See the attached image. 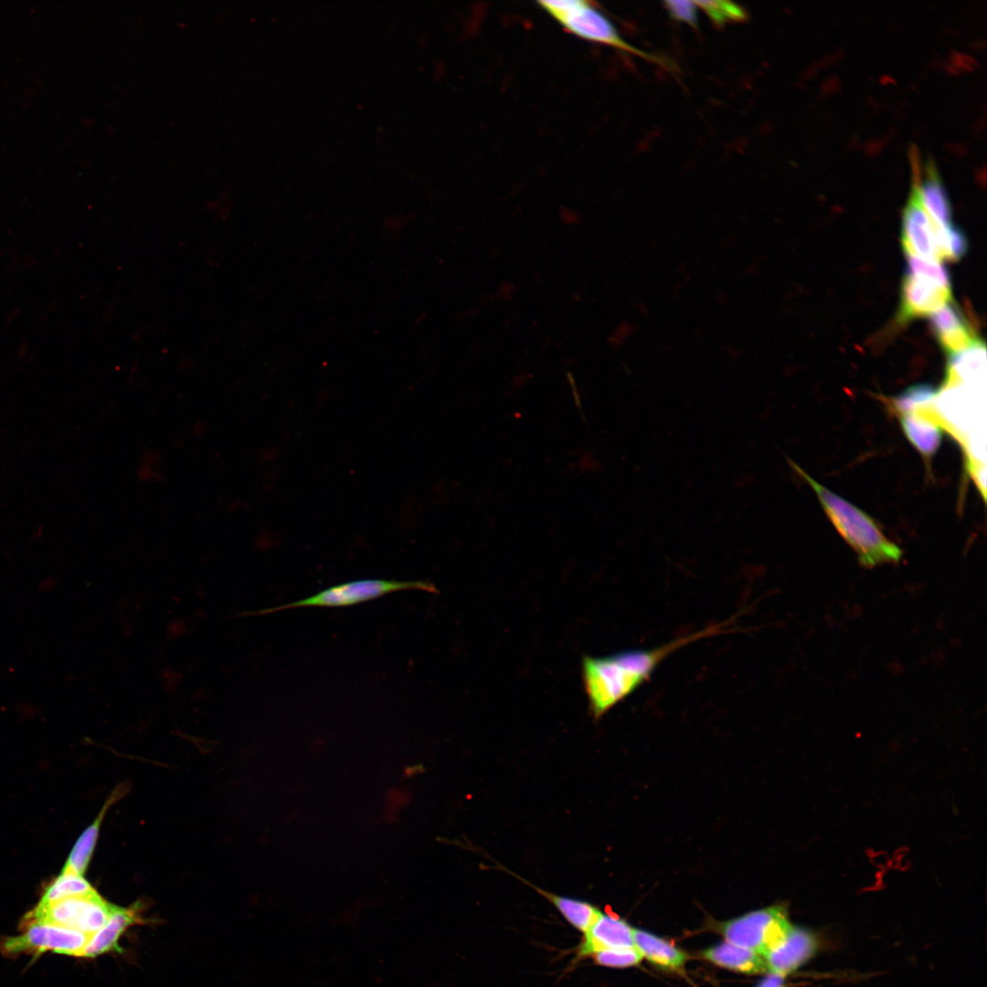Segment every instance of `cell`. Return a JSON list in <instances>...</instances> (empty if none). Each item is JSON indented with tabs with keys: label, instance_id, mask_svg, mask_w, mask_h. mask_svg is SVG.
Returning a JSON list of instances; mask_svg holds the SVG:
<instances>
[{
	"label": "cell",
	"instance_id": "obj_13",
	"mask_svg": "<svg viewBox=\"0 0 987 987\" xmlns=\"http://www.w3.org/2000/svg\"><path fill=\"white\" fill-rule=\"evenodd\" d=\"M930 327L949 355L963 350L980 338L959 308L950 302L930 314Z\"/></svg>",
	"mask_w": 987,
	"mask_h": 987
},
{
	"label": "cell",
	"instance_id": "obj_18",
	"mask_svg": "<svg viewBox=\"0 0 987 987\" xmlns=\"http://www.w3.org/2000/svg\"><path fill=\"white\" fill-rule=\"evenodd\" d=\"M704 956L719 966L746 973L767 971L765 960L760 953L730 942L706 950Z\"/></svg>",
	"mask_w": 987,
	"mask_h": 987
},
{
	"label": "cell",
	"instance_id": "obj_15",
	"mask_svg": "<svg viewBox=\"0 0 987 987\" xmlns=\"http://www.w3.org/2000/svg\"><path fill=\"white\" fill-rule=\"evenodd\" d=\"M497 867L521 880L547 898L573 928L582 933L586 932L601 914L598 907L588 901L552 893L538 887L499 864Z\"/></svg>",
	"mask_w": 987,
	"mask_h": 987
},
{
	"label": "cell",
	"instance_id": "obj_20",
	"mask_svg": "<svg viewBox=\"0 0 987 987\" xmlns=\"http://www.w3.org/2000/svg\"><path fill=\"white\" fill-rule=\"evenodd\" d=\"M949 356L942 387H950L972 377L981 365L985 363L986 346L979 339L971 346Z\"/></svg>",
	"mask_w": 987,
	"mask_h": 987
},
{
	"label": "cell",
	"instance_id": "obj_11",
	"mask_svg": "<svg viewBox=\"0 0 987 987\" xmlns=\"http://www.w3.org/2000/svg\"><path fill=\"white\" fill-rule=\"evenodd\" d=\"M145 924L142 918L140 902L124 907L113 906L106 923L90 936L80 957L94 958L111 950H118V943L127 929Z\"/></svg>",
	"mask_w": 987,
	"mask_h": 987
},
{
	"label": "cell",
	"instance_id": "obj_25",
	"mask_svg": "<svg viewBox=\"0 0 987 987\" xmlns=\"http://www.w3.org/2000/svg\"><path fill=\"white\" fill-rule=\"evenodd\" d=\"M591 956L597 964L614 968L633 966L642 959V955L635 947L602 950Z\"/></svg>",
	"mask_w": 987,
	"mask_h": 987
},
{
	"label": "cell",
	"instance_id": "obj_9",
	"mask_svg": "<svg viewBox=\"0 0 987 987\" xmlns=\"http://www.w3.org/2000/svg\"><path fill=\"white\" fill-rule=\"evenodd\" d=\"M901 244L906 255L939 262L936 239V226L911 193L904 209L901 225Z\"/></svg>",
	"mask_w": 987,
	"mask_h": 987
},
{
	"label": "cell",
	"instance_id": "obj_10",
	"mask_svg": "<svg viewBox=\"0 0 987 987\" xmlns=\"http://www.w3.org/2000/svg\"><path fill=\"white\" fill-rule=\"evenodd\" d=\"M816 950L817 939L810 931L792 927L785 939L763 956L767 971L784 976L808 960Z\"/></svg>",
	"mask_w": 987,
	"mask_h": 987
},
{
	"label": "cell",
	"instance_id": "obj_6",
	"mask_svg": "<svg viewBox=\"0 0 987 987\" xmlns=\"http://www.w3.org/2000/svg\"><path fill=\"white\" fill-rule=\"evenodd\" d=\"M114 905L94 891L50 904H37L26 915L23 924L33 922L76 929L89 936L97 932L108 920Z\"/></svg>",
	"mask_w": 987,
	"mask_h": 987
},
{
	"label": "cell",
	"instance_id": "obj_1",
	"mask_svg": "<svg viewBox=\"0 0 987 987\" xmlns=\"http://www.w3.org/2000/svg\"><path fill=\"white\" fill-rule=\"evenodd\" d=\"M727 624H714L650 649L627 650L602 657L584 656L582 679L593 718L600 719L648 682L673 653L695 641L723 633Z\"/></svg>",
	"mask_w": 987,
	"mask_h": 987
},
{
	"label": "cell",
	"instance_id": "obj_2",
	"mask_svg": "<svg viewBox=\"0 0 987 987\" xmlns=\"http://www.w3.org/2000/svg\"><path fill=\"white\" fill-rule=\"evenodd\" d=\"M789 462L813 489L829 520L863 567L874 568L901 559L902 549L886 537L872 516L818 483L791 460Z\"/></svg>",
	"mask_w": 987,
	"mask_h": 987
},
{
	"label": "cell",
	"instance_id": "obj_14",
	"mask_svg": "<svg viewBox=\"0 0 987 987\" xmlns=\"http://www.w3.org/2000/svg\"><path fill=\"white\" fill-rule=\"evenodd\" d=\"M899 421L903 433L923 457L929 459L937 452L943 438V425L929 415V409L900 414Z\"/></svg>",
	"mask_w": 987,
	"mask_h": 987
},
{
	"label": "cell",
	"instance_id": "obj_23",
	"mask_svg": "<svg viewBox=\"0 0 987 987\" xmlns=\"http://www.w3.org/2000/svg\"><path fill=\"white\" fill-rule=\"evenodd\" d=\"M936 239L940 260L957 261L967 251L968 241L965 234L952 224L936 227Z\"/></svg>",
	"mask_w": 987,
	"mask_h": 987
},
{
	"label": "cell",
	"instance_id": "obj_5",
	"mask_svg": "<svg viewBox=\"0 0 987 987\" xmlns=\"http://www.w3.org/2000/svg\"><path fill=\"white\" fill-rule=\"evenodd\" d=\"M412 589L425 590L431 593H437L438 591L433 584L423 580L358 579L328 587L307 598L262 612L304 607H347L366 602L396 591Z\"/></svg>",
	"mask_w": 987,
	"mask_h": 987
},
{
	"label": "cell",
	"instance_id": "obj_7",
	"mask_svg": "<svg viewBox=\"0 0 987 987\" xmlns=\"http://www.w3.org/2000/svg\"><path fill=\"white\" fill-rule=\"evenodd\" d=\"M793 926L782 906H772L748 913L722 926L727 940L764 956L779 946Z\"/></svg>",
	"mask_w": 987,
	"mask_h": 987
},
{
	"label": "cell",
	"instance_id": "obj_12",
	"mask_svg": "<svg viewBox=\"0 0 987 987\" xmlns=\"http://www.w3.org/2000/svg\"><path fill=\"white\" fill-rule=\"evenodd\" d=\"M583 934L578 948V957L591 956L602 950L635 947L632 928L625 920L603 913Z\"/></svg>",
	"mask_w": 987,
	"mask_h": 987
},
{
	"label": "cell",
	"instance_id": "obj_17",
	"mask_svg": "<svg viewBox=\"0 0 987 987\" xmlns=\"http://www.w3.org/2000/svg\"><path fill=\"white\" fill-rule=\"evenodd\" d=\"M124 788L113 790L93 822L87 827L74 844L62 872L83 875L93 854L100 827L110 807L123 796Z\"/></svg>",
	"mask_w": 987,
	"mask_h": 987
},
{
	"label": "cell",
	"instance_id": "obj_26",
	"mask_svg": "<svg viewBox=\"0 0 987 987\" xmlns=\"http://www.w3.org/2000/svg\"><path fill=\"white\" fill-rule=\"evenodd\" d=\"M664 5L674 19L696 27L697 6L694 1H666Z\"/></svg>",
	"mask_w": 987,
	"mask_h": 987
},
{
	"label": "cell",
	"instance_id": "obj_24",
	"mask_svg": "<svg viewBox=\"0 0 987 987\" xmlns=\"http://www.w3.org/2000/svg\"><path fill=\"white\" fill-rule=\"evenodd\" d=\"M697 8L702 9L706 16L717 26H724L732 22L745 21L746 10L736 3L730 1H694Z\"/></svg>",
	"mask_w": 987,
	"mask_h": 987
},
{
	"label": "cell",
	"instance_id": "obj_19",
	"mask_svg": "<svg viewBox=\"0 0 987 987\" xmlns=\"http://www.w3.org/2000/svg\"><path fill=\"white\" fill-rule=\"evenodd\" d=\"M633 942L642 957L666 969L678 970L686 960L683 951L643 930L633 929Z\"/></svg>",
	"mask_w": 987,
	"mask_h": 987
},
{
	"label": "cell",
	"instance_id": "obj_3",
	"mask_svg": "<svg viewBox=\"0 0 987 987\" xmlns=\"http://www.w3.org/2000/svg\"><path fill=\"white\" fill-rule=\"evenodd\" d=\"M537 4L570 35L672 67L664 58L638 49L624 40L612 22L589 1L555 0L538 1Z\"/></svg>",
	"mask_w": 987,
	"mask_h": 987
},
{
	"label": "cell",
	"instance_id": "obj_27",
	"mask_svg": "<svg viewBox=\"0 0 987 987\" xmlns=\"http://www.w3.org/2000/svg\"><path fill=\"white\" fill-rule=\"evenodd\" d=\"M784 976L773 974L766 979L759 987H782Z\"/></svg>",
	"mask_w": 987,
	"mask_h": 987
},
{
	"label": "cell",
	"instance_id": "obj_4",
	"mask_svg": "<svg viewBox=\"0 0 987 987\" xmlns=\"http://www.w3.org/2000/svg\"><path fill=\"white\" fill-rule=\"evenodd\" d=\"M906 256L907 270L898 313L900 322L930 315L951 301L950 278L942 264Z\"/></svg>",
	"mask_w": 987,
	"mask_h": 987
},
{
	"label": "cell",
	"instance_id": "obj_16",
	"mask_svg": "<svg viewBox=\"0 0 987 987\" xmlns=\"http://www.w3.org/2000/svg\"><path fill=\"white\" fill-rule=\"evenodd\" d=\"M928 169L923 179L915 184L912 193L936 227L951 224V207L947 192L935 172Z\"/></svg>",
	"mask_w": 987,
	"mask_h": 987
},
{
	"label": "cell",
	"instance_id": "obj_21",
	"mask_svg": "<svg viewBox=\"0 0 987 987\" xmlns=\"http://www.w3.org/2000/svg\"><path fill=\"white\" fill-rule=\"evenodd\" d=\"M96 891L82 875L62 872L44 891L38 904L46 905L62 899L82 897Z\"/></svg>",
	"mask_w": 987,
	"mask_h": 987
},
{
	"label": "cell",
	"instance_id": "obj_8",
	"mask_svg": "<svg viewBox=\"0 0 987 987\" xmlns=\"http://www.w3.org/2000/svg\"><path fill=\"white\" fill-rule=\"evenodd\" d=\"M25 926L26 929L21 935L6 938L2 942L5 952L53 951L80 957L90 938L79 930L50 924L33 922Z\"/></svg>",
	"mask_w": 987,
	"mask_h": 987
},
{
	"label": "cell",
	"instance_id": "obj_22",
	"mask_svg": "<svg viewBox=\"0 0 987 987\" xmlns=\"http://www.w3.org/2000/svg\"><path fill=\"white\" fill-rule=\"evenodd\" d=\"M939 390L928 383H917L906 387L892 400L893 409L900 414L923 411L932 405Z\"/></svg>",
	"mask_w": 987,
	"mask_h": 987
}]
</instances>
